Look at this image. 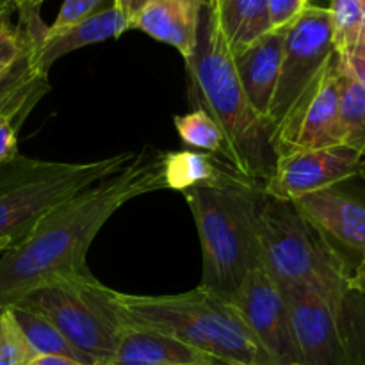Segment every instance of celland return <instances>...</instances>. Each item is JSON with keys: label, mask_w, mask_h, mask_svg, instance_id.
Wrapping results in <instances>:
<instances>
[{"label": "cell", "mask_w": 365, "mask_h": 365, "mask_svg": "<svg viewBox=\"0 0 365 365\" xmlns=\"http://www.w3.org/2000/svg\"><path fill=\"white\" fill-rule=\"evenodd\" d=\"M349 285L355 292H359L362 298H365V252L364 255L360 257L359 264L353 267L351 278H349Z\"/></svg>", "instance_id": "obj_32"}, {"label": "cell", "mask_w": 365, "mask_h": 365, "mask_svg": "<svg viewBox=\"0 0 365 365\" xmlns=\"http://www.w3.org/2000/svg\"><path fill=\"white\" fill-rule=\"evenodd\" d=\"M309 2H310V0H309Z\"/></svg>", "instance_id": "obj_39"}, {"label": "cell", "mask_w": 365, "mask_h": 365, "mask_svg": "<svg viewBox=\"0 0 365 365\" xmlns=\"http://www.w3.org/2000/svg\"><path fill=\"white\" fill-rule=\"evenodd\" d=\"M362 18H364V27H365V0H362Z\"/></svg>", "instance_id": "obj_38"}, {"label": "cell", "mask_w": 365, "mask_h": 365, "mask_svg": "<svg viewBox=\"0 0 365 365\" xmlns=\"http://www.w3.org/2000/svg\"><path fill=\"white\" fill-rule=\"evenodd\" d=\"M130 31V24L121 14V11L114 6H103L91 16L77 21L61 31H48L41 36L38 45L34 46V61L39 71L48 75L50 66L61 57L75 52L84 46L95 45V43L107 41V39L120 38L123 32Z\"/></svg>", "instance_id": "obj_13"}, {"label": "cell", "mask_w": 365, "mask_h": 365, "mask_svg": "<svg viewBox=\"0 0 365 365\" xmlns=\"http://www.w3.org/2000/svg\"><path fill=\"white\" fill-rule=\"evenodd\" d=\"M11 242H7V241H0V255H2L4 252H6V250H9L11 248Z\"/></svg>", "instance_id": "obj_37"}, {"label": "cell", "mask_w": 365, "mask_h": 365, "mask_svg": "<svg viewBox=\"0 0 365 365\" xmlns=\"http://www.w3.org/2000/svg\"><path fill=\"white\" fill-rule=\"evenodd\" d=\"M134 155L123 152L88 163L32 159L21 153L7 159L0 164V241L16 245L53 207L127 166Z\"/></svg>", "instance_id": "obj_5"}, {"label": "cell", "mask_w": 365, "mask_h": 365, "mask_svg": "<svg viewBox=\"0 0 365 365\" xmlns=\"http://www.w3.org/2000/svg\"><path fill=\"white\" fill-rule=\"evenodd\" d=\"M200 18V0H153L132 20L130 29H139L150 38L173 46L187 61L198 43Z\"/></svg>", "instance_id": "obj_15"}, {"label": "cell", "mask_w": 365, "mask_h": 365, "mask_svg": "<svg viewBox=\"0 0 365 365\" xmlns=\"http://www.w3.org/2000/svg\"><path fill=\"white\" fill-rule=\"evenodd\" d=\"M123 327L178 339L221 365H277L230 302L198 285L180 294L138 296L110 291Z\"/></svg>", "instance_id": "obj_4"}, {"label": "cell", "mask_w": 365, "mask_h": 365, "mask_svg": "<svg viewBox=\"0 0 365 365\" xmlns=\"http://www.w3.org/2000/svg\"><path fill=\"white\" fill-rule=\"evenodd\" d=\"M339 88L341 71L335 52L319 78L307 89L274 130L273 148L277 159L294 152L341 145Z\"/></svg>", "instance_id": "obj_8"}, {"label": "cell", "mask_w": 365, "mask_h": 365, "mask_svg": "<svg viewBox=\"0 0 365 365\" xmlns=\"http://www.w3.org/2000/svg\"><path fill=\"white\" fill-rule=\"evenodd\" d=\"M45 0H14V11H18V21H29L39 16Z\"/></svg>", "instance_id": "obj_30"}, {"label": "cell", "mask_w": 365, "mask_h": 365, "mask_svg": "<svg viewBox=\"0 0 365 365\" xmlns=\"http://www.w3.org/2000/svg\"><path fill=\"white\" fill-rule=\"evenodd\" d=\"M349 52L356 53V56H360V57H365V27H362V34H360L359 41H356V45L353 46ZM342 53H344V52H342Z\"/></svg>", "instance_id": "obj_34"}, {"label": "cell", "mask_w": 365, "mask_h": 365, "mask_svg": "<svg viewBox=\"0 0 365 365\" xmlns=\"http://www.w3.org/2000/svg\"><path fill=\"white\" fill-rule=\"evenodd\" d=\"M284 289L299 365H360L348 328L324 299L298 285Z\"/></svg>", "instance_id": "obj_10"}, {"label": "cell", "mask_w": 365, "mask_h": 365, "mask_svg": "<svg viewBox=\"0 0 365 365\" xmlns=\"http://www.w3.org/2000/svg\"><path fill=\"white\" fill-rule=\"evenodd\" d=\"M328 11L334 24L335 52H349L362 34V0H331Z\"/></svg>", "instance_id": "obj_23"}, {"label": "cell", "mask_w": 365, "mask_h": 365, "mask_svg": "<svg viewBox=\"0 0 365 365\" xmlns=\"http://www.w3.org/2000/svg\"><path fill=\"white\" fill-rule=\"evenodd\" d=\"M18 127L11 118L0 114V164L18 153Z\"/></svg>", "instance_id": "obj_28"}, {"label": "cell", "mask_w": 365, "mask_h": 365, "mask_svg": "<svg viewBox=\"0 0 365 365\" xmlns=\"http://www.w3.org/2000/svg\"><path fill=\"white\" fill-rule=\"evenodd\" d=\"M362 159L356 150L346 145L282 155L264 191L273 198L294 202L309 192L356 178Z\"/></svg>", "instance_id": "obj_11"}, {"label": "cell", "mask_w": 365, "mask_h": 365, "mask_svg": "<svg viewBox=\"0 0 365 365\" xmlns=\"http://www.w3.org/2000/svg\"><path fill=\"white\" fill-rule=\"evenodd\" d=\"M14 13V0H0V14Z\"/></svg>", "instance_id": "obj_35"}, {"label": "cell", "mask_w": 365, "mask_h": 365, "mask_svg": "<svg viewBox=\"0 0 365 365\" xmlns=\"http://www.w3.org/2000/svg\"><path fill=\"white\" fill-rule=\"evenodd\" d=\"M212 13L232 56L271 32L267 0H200Z\"/></svg>", "instance_id": "obj_18"}, {"label": "cell", "mask_w": 365, "mask_h": 365, "mask_svg": "<svg viewBox=\"0 0 365 365\" xmlns=\"http://www.w3.org/2000/svg\"><path fill=\"white\" fill-rule=\"evenodd\" d=\"M195 217L203 255L202 287L232 302L260 262L259 217L266 191L225 166L216 180L182 192Z\"/></svg>", "instance_id": "obj_3"}, {"label": "cell", "mask_w": 365, "mask_h": 365, "mask_svg": "<svg viewBox=\"0 0 365 365\" xmlns=\"http://www.w3.org/2000/svg\"><path fill=\"white\" fill-rule=\"evenodd\" d=\"M109 365H221L178 339L145 328L123 327Z\"/></svg>", "instance_id": "obj_16"}, {"label": "cell", "mask_w": 365, "mask_h": 365, "mask_svg": "<svg viewBox=\"0 0 365 365\" xmlns=\"http://www.w3.org/2000/svg\"><path fill=\"white\" fill-rule=\"evenodd\" d=\"M31 365H82L75 360L63 359V356H36Z\"/></svg>", "instance_id": "obj_33"}, {"label": "cell", "mask_w": 365, "mask_h": 365, "mask_svg": "<svg viewBox=\"0 0 365 365\" xmlns=\"http://www.w3.org/2000/svg\"><path fill=\"white\" fill-rule=\"evenodd\" d=\"M309 0H267L271 31H284L309 6Z\"/></svg>", "instance_id": "obj_27"}, {"label": "cell", "mask_w": 365, "mask_h": 365, "mask_svg": "<svg viewBox=\"0 0 365 365\" xmlns=\"http://www.w3.org/2000/svg\"><path fill=\"white\" fill-rule=\"evenodd\" d=\"M348 182L309 192L292 203L353 269L365 252V196L348 187Z\"/></svg>", "instance_id": "obj_12"}, {"label": "cell", "mask_w": 365, "mask_h": 365, "mask_svg": "<svg viewBox=\"0 0 365 365\" xmlns=\"http://www.w3.org/2000/svg\"><path fill=\"white\" fill-rule=\"evenodd\" d=\"M227 166L220 157L196 150H178L166 152L164 163V180L166 189L173 191H189L198 185L216 180L221 170Z\"/></svg>", "instance_id": "obj_20"}, {"label": "cell", "mask_w": 365, "mask_h": 365, "mask_svg": "<svg viewBox=\"0 0 365 365\" xmlns=\"http://www.w3.org/2000/svg\"><path fill=\"white\" fill-rule=\"evenodd\" d=\"M150 2H153V0H113V4L121 11V14L127 18L128 24H132V20H134Z\"/></svg>", "instance_id": "obj_31"}, {"label": "cell", "mask_w": 365, "mask_h": 365, "mask_svg": "<svg viewBox=\"0 0 365 365\" xmlns=\"http://www.w3.org/2000/svg\"><path fill=\"white\" fill-rule=\"evenodd\" d=\"M184 63L189 106L205 110L225 138L221 160L239 177L264 185L277 166L273 134L253 110L227 39L205 4H202L196 50Z\"/></svg>", "instance_id": "obj_2"}, {"label": "cell", "mask_w": 365, "mask_h": 365, "mask_svg": "<svg viewBox=\"0 0 365 365\" xmlns=\"http://www.w3.org/2000/svg\"><path fill=\"white\" fill-rule=\"evenodd\" d=\"M110 291L91 273L48 282L14 305L48 321L98 365H109L123 331Z\"/></svg>", "instance_id": "obj_6"}, {"label": "cell", "mask_w": 365, "mask_h": 365, "mask_svg": "<svg viewBox=\"0 0 365 365\" xmlns=\"http://www.w3.org/2000/svg\"><path fill=\"white\" fill-rule=\"evenodd\" d=\"M173 123L182 143L202 150V152L217 153L220 159L223 157L225 138L216 121L205 110L191 109V113L175 116Z\"/></svg>", "instance_id": "obj_22"}, {"label": "cell", "mask_w": 365, "mask_h": 365, "mask_svg": "<svg viewBox=\"0 0 365 365\" xmlns=\"http://www.w3.org/2000/svg\"><path fill=\"white\" fill-rule=\"evenodd\" d=\"M36 353L29 346L9 309H0V365H31Z\"/></svg>", "instance_id": "obj_24"}, {"label": "cell", "mask_w": 365, "mask_h": 365, "mask_svg": "<svg viewBox=\"0 0 365 365\" xmlns=\"http://www.w3.org/2000/svg\"><path fill=\"white\" fill-rule=\"evenodd\" d=\"M339 125L341 145L356 150L365 159V86L342 71L339 88Z\"/></svg>", "instance_id": "obj_21"}, {"label": "cell", "mask_w": 365, "mask_h": 365, "mask_svg": "<svg viewBox=\"0 0 365 365\" xmlns=\"http://www.w3.org/2000/svg\"><path fill=\"white\" fill-rule=\"evenodd\" d=\"M6 309L11 310L14 321L24 331L25 339H27L29 346L36 353V356H63V359L75 360L82 365H98L91 356L78 351L73 344H70L66 337L41 316L20 309L16 305L6 307Z\"/></svg>", "instance_id": "obj_19"}, {"label": "cell", "mask_w": 365, "mask_h": 365, "mask_svg": "<svg viewBox=\"0 0 365 365\" xmlns=\"http://www.w3.org/2000/svg\"><path fill=\"white\" fill-rule=\"evenodd\" d=\"M103 2L106 0H64L53 24L48 25V31H61L91 16L93 13L102 9Z\"/></svg>", "instance_id": "obj_26"}, {"label": "cell", "mask_w": 365, "mask_h": 365, "mask_svg": "<svg viewBox=\"0 0 365 365\" xmlns=\"http://www.w3.org/2000/svg\"><path fill=\"white\" fill-rule=\"evenodd\" d=\"M356 178H360V180L365 184V159H362V163H360V168H359V173H356Z\"/></svg>", "instance_id": "obj_36"}, {"label": "cell", "mask_w": 365, "mask_h": 365, "mask_svg": "<svg viewBox=\"0 0 365 365\" xmlns=\"http://www.w3.org/2000/svg\"><path fill=\"white\" fill-rule=\"evenodd\" d=\"M50 89L48 75L39 71L34 61V45L0 73V114L11 118L20 128L36 103Z\"/></svg>", "instance_id": "obj_17"}, {"label": "cell", "mask_w": 365, "mask_h": 365, "mask_svg": "<svg viewBox=\"0 0 365 365\" xmlns=\"http://www.w3.org/2000/svg\"><path fill=\"white\" fill-rule=\"evenodd\" d=\"M164 163L166 152L145 146L127 166L46 212L0 257V309L48 282L91 274L86 260L91 242L120 207L166 189Z\"/></svg>", "instance_id": "obj_1"}, {"label": "cell", "mask_w": 365, "mask_h": 365, "mask_svg": "<svg viewBox=\"0 0 365 365\" xmlns=\"http://www.w3.org/2000/svg\"><path fill=\"white\" fill-rule=\"evenodd\" d=\"M335 56L334 24L328 7L307 6L285 29L280 75L267 113L271 134L284 121L307 89L319 78Z\"/></svg>", "instance_id": "obj_7"}, {"label": "cell", "mask_w": 365, "mask_h": 365, "mask_svg": "<svg viewBox=\"0 0 365 365\" xmlns=\"http://www.w3.org/2000/svg\"><path fill=\"white\" fill-rule=\"evenodd\" d=\"M11 14L13 13L0 14V73L20 59L31 46V39L11 21Z\"/></svg>", "instance_id": "obj_25"}, {"label": "cell", "mask_w": 365, "mask_h": 365, "mask_svg": "<svg viewBox=\"0 0 365 365\" xmlns=\"http://www.w3.org/2000/svg\"><path fill=\"white\" fill-rule=\"evenodd\" d=\"M230 303L274 364L299 365L284 289L269 277L262 264H255L246 273Z\"/></svg>", "instance_id": "obj_9"}, {"label": "cell", "mask_w": 365, "mask_h": 365, "mask_svg": "<svg viewBox=\"0 0 365 365\" xmlns=\"http://www.w3.org/2000/svg\"><path fill=\"white\" fill-rule=\"evenodd\" d=\"M337 64L342 73L365 86V57H360L351 52H337Z\"/></svg>", "instance_id": "obj_29"}, {"label": "cell", "mask_w": 365, "mask_h": 365, "mask_svg": "<svg viewBox=\"0 0 365 365\" xmlns=\"http://www.w3.org/2000/svg\"><path fill=\"white\" fill-rule=\"evenodd\" d=\"M284 31H271L234 56L235 71L253 110L267 123L271 102L280 75Z\"/></svg>", "instance_id": "obj_14"}]
</instances>
